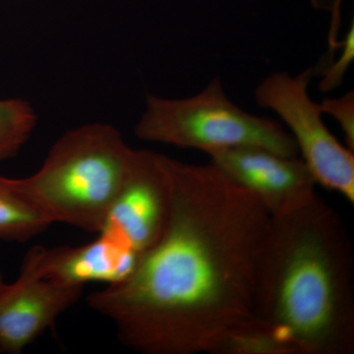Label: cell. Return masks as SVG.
<instances>
[{"label":"cell","instance_id":"1","mask_svg":"<svg viewBox=\"0 0 354 354\" xmlns=\"http://www.w3.org/2000/svg\"><path fill=\"white\" fill-rule=\"evenodd\" d=\"M167 223L131 274L87 297L121 344L142 354H218L250 318L270 214L212 164L165 158Z\"/></svg>","mask_w":354,"mask_h":354},{"label":"cell","instance_id":"2","mask_svg":"<svg viewBox=\"0 0 354 354\" xmlns=\"http://www.w3.org/2000/svg\"><path fill=\"white\" fill-rule=\"evenodd\" d=\"M354 257L341 215L317 194L270 216L258 256L250 318L220 354H351Z\"/></svg>","mask_w":354,"mask_h":354},{"label":"cell","instance_id":"3","mask_svg":"<svg viewBox=\"0 0 354 354\" xmlns=\"http://www.w3.org/2000/svg\"><path fill=\"white\" fill-rule=\"evenodd\" d=\"M133 153L113 125L88 123L62 135L39 171L14 183L51 223L97 234Z\"/></svg>","mask_w":354,"mask_h":354},{"label":"cell","instance_id":"4","mask_svg":"<svg viewBox=\"0 0 354 354\" xmlns=\"http://www.w3.org/2000/svg\"><path fill=\"white\" fill-rule=\"evenodd\" d=\"M137 138L211 155L239 147H258L297 157L290 133L278 121L253 115L228 99L216 77L202 92L185 99L150 95L136 127Z\"/></svg>","mask_w":354,"mask_h":354},{"label":"cell","instance_id":"5","mask_svg":"<svg viewBox=\"0 0 354 354\" xmlns=\"http://www.w3.org/2000/svg\"><path fill=\"white\" fill-rule=\"evenodd\" d=\"M311 72L309 69L297 77L286 72L270 74L256 88V102L274 111L286 123L317 184L353 204V151L342 146L330 132L322 120L320 104L309 97Z\"/></svg>","mask_w":354,"mask_h":354},{"label":"cell","instance_id":"6","mask_svg":"<svg viewBox=\"0 0 354 354\" xmlns=\"http://www.w3.org/2000/svg\"><path fill=\"white\" fill-rule=\"evenodd\" d=\"M167 156L134 150L124 181L97 235L141 257L167 223L169 184Z\"/></svg>","mask_w":354,"mask_h":354},{"label":"cell","instance_id":"7","mask_svg":"<svg viewBox=\"0 0 354 354\" xmlns=\"http://www.w3.org/2000/svg\"><path fill=\"white\" fill-rule=\"evenodd\" d=\"M209 156L212 165L251 191L271 216L301 208L317 195V181L298 156L286 157L258 147L227 149Z\"/></svg>","mask_w":354,"mask_h":354},{"label":"cell","instance_id":"8","mask_svg":"<svg viewBox=\"0 0 354 354\" xmlns=\"http://www.w3.org/2000/svg\"><path fill=\"white\" fill-rule=\"evenodd\" d=\"M85 286L41 278L23 265L0 288V354H20L55 325L83 295Z\"/></svg>","mask_w":354,"mask_h":354},{"label":"cell","instance_id":"9","mask_svg":"<svg viewBox=\"0 0 354 354\" xmlns=\"http://www.w3.org/2000/svg\"><path fill=\"white\" fill-rule=\"evenodd\" d=\"M139 259L137 254L97 235L95 241L80 246H32L23 265L41 278L67 285L104 283L108 286L127 278Z\"/></svg>","mask_w":354,"mask_h":354},{"label":"cell","instance_id":"10","mask_svg":"<svg viewBox=\"0 0 354 354\" xmlns=\"http://www.w3.org/2000/svg\"><path fill=\"white\" fill-rule=\"evenodd\" d=\"M53 223L14 183L0 176V241L27 242L43 234Z\"/></svg>","mask_w":354,"mask_h":354},{"label":"cell","instance_id":"11","mask_svg":"<svg viewBox=\"0 0 354 354\" xmlns=\"http://www.w3.org/2000/svg\"><path fill=\"white\" fill-rule=\"evenodd\" d=\"M37 115L22 99L0 100V162L15 157L30 139Z\"/></svg>","mask_w":354,"mask_h":354},{"label":"cell","instance_id":"12","mask_svg":"<svg viewBox=\"0 0 354 354\" xmlns=\"http://www.w3.org/2000/svg\"><path fill=\"white\" fill-rule=\"evenodd\" d=\"M320 109L322 113L330 114L339 123L348 148L354 150V95L348 92L337 99L326 97L321 102Z\"/></svg>","mask_w":354,"mask_h":354},{"label":"cell","instance_id":"13","mask_svg":"<svg viewBox=\"0 0 354 354\" xmlns=\"http://www.w3.org/2000/svg\"><path fill=\"white\" fill-rule=\"evenodd\" d=\"M342 53L341 57L337 58L335 62L329 65L325 73L323 74V80L320 83V90L323 92H329L333 88L341 85L342 78L346 74V69L348 68L351 62L354 58V28L351 27L349 30L346 39L342 41Z\"/></svg>","mask_w":354,"mask_h":354},{"label":"cell","instance_id":"14","mask_svg":"<svg viewBox=\"0 0 354 354\" xmlns=\"http://www.w3.org/2000/svg\"><path fill=\"white\" fill-rule=\"evenodd\" d=\"M3 277H2L1 271H0V288L4 285Z\"/></svg>","mask_w":354,"mask_h":354}]
</instances>
